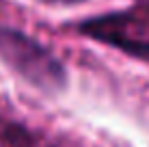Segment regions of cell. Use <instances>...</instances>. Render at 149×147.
Segmentation results:
<instances>
[{"label":"cell","instance_id":"3957f363","mask_svg":"<svg viewBox=\"0 0 149 147\" xmlns=\"http://www.w3.org/2000/svg\"><path fill=\"white\" fill-rule=\"evenodd\" d=\"M41 2H45V4H78L82 0H41Z\"/></svg>","mask_w":149,"mask_h":147},{"label":"cell","instance_id":"7a4b0ae2","mask_svg":"<svg viewBox=\"0 0 149 147\" xmlns=\"http://www.w3.org/2000/svg\"><path fill=\"white\" fill-rule=\"evenodd\" d=\"M134 28V20L130 13H108L100 17H91L80 24V30L84 35H91L93 39H100L104 43H110L119 50L134 54V56L147 59L149 56V39L138 35Z\"/></svg>","mask_w":149,"mask_h":147},{"label":"cell","instance_id":"6da1fadb","mask_svg":"<svg viewBox=\"0 0 149 147\" xmlns=\"http://www.w3.org/2000/svg\"><path fill=\"white\" fill-rule=\"evenodd\" d=\"M0 61L41 91H58L65 84V67L37 39L0 24Z\"/></svg>","mask_w":149,"mask_h":147}]
</instances>
